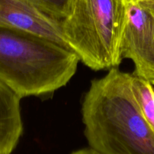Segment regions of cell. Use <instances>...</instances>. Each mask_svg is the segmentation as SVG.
<instances>
[{"mask_svg": "<svg viewBox=\"0 0 154 154\" xmlns=\"http://www.w3.org/2000/svg\"><path fill=\"white\" fill-rule=\"evenodd\" d=\"M132 73L118 68L92 80L81 107L89 147L101 154H154V131L131 87Z\"/></svg>", "mask_w": 154, "mask_h": 154, "instance_id": "cell-1", "label": "cell"}, {"mask_svg": "<svg viewBox=\"0 0 154 154\" xmlns=\"http://www.w3.org/2000/svg\"><path fill=\"white\" fill-rule=\"evenodd\" d=\"M80 59L44 36L0 27V81L22 98L51 95L76 73Z\"/></svg>", "mask_w": 154, "mask_h": 154, "instance_id": "cell-2", "label": "cell"}, {"mask_svg": "<svg viewBox=\"0 0 154 154\" xmlns=\"http://www.w3.org/2000/svg\"><path fill=\"white\" fill-rule=\"evenodd\" d=\"M126 6L127 0H72L62 21L63 36L87 67L98 71L120 64Z\"/></svg>", "mask_w": 154, "mask_h": 154, "instance_id": "cell-3", "label": "cell"}, {"mask_svg": "<svg viewBox=\"0 0 154 154\" xmlns=\"http://www.w3.org/2000/svg\"><path fill=\"white\" fill-rule=\"evenodd\" d=\"M121 51L123 58L133 62V73L154 85V12L150 2L127 0Z\"/></svg>", "mask_w": 154, "mask_h": 154, "instance_id": "cell-4", "label": "cell"}, {"mask_svg": "<svg viewBox=\"0 0 154 154\" xmlns=\"http://www.w3.org/2000/svg\"><path fill=\"white\" fill-rule=\"evenodd\" d=\"M0 27L35 33L69 47L63 36L62 21L25 0H0Z\"/></svg>", "mask_w": 154, "mask_h": 154, "instance_id": "cell-5", "label": "cell"}, {"mask_svg": "<svg viewBox=\"0 0 154 154\" xmlns=\"http://www.w3.org/2000/svg\"><path fill=\"white\" fill-rule=\"evenodd\" d=\"M22 98L0 81V154H12L23 133Z\"/></svg>", "mask_w": 154, "mask_h": 154, "instance_id": "cell-6", "label": "cell"}, {"mask_svg": "<svg viewBox=\"0 0 154 154\" xmlns=\"http://www.w3.org/2000/svg\"><path fill=\"white\" fill-rule=\"evenodd\" d=\"M131 87L141 114L154 131V88L147 80L132 73Z\"/></svg>", "mask_w": 154, "mask_h": 154, "instance_id": "cell-7", "label": "cell"}, {"mask_svg": "<svg viewBox=\"0 0 154 154\" xmlns=\"http://www.w3.org/2000/svg\"><path fill=\"white\" fill-rule=\"evenodd\" d=\"M51 18L63 21L69 15L72 0H25Z\"/></svg>", "mask_w": 154, "mask_h": 154, "instance_id": "cell-8", "label": "cell"}, {"mask_svg": "<svg viewBox=\"0 0 154 154\" xmlns=\"http://www.w3.org/2000/svg\"><path fill=\"white\" fill-rule=\"evenodd\" d=\"M72 154H101L99 152H96L94 149H91L90 147H85L82 149H78L72 152Z\"/></svg>", "mask_w": 154, "mask_h": 154, "instance_id": "cell-9", "label": "cell"}, {"mask_svg": "<svg viewBox=\"0 0 154 154\" xmlns=\"http://www.w3.org/2000/svg\"><path fill=\"white\" fill-rule=\"evenodd\" d=\"M138 1H144V2H153L154 0H138Z\"/></svg>", "mask_w": 154, "mask_h": 154, "instance_id": "cell-10", "label": "cell"}]
</instances>
